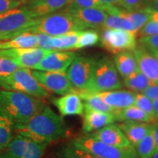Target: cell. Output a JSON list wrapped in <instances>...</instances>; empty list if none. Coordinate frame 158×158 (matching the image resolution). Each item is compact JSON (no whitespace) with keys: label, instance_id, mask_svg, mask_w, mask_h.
I'll use <instances>...</instances> for the list:
<instances>
[{"label":"cell","instance_id":"d6a6232c","mask_svg":"<svg viewBox=\"0 0 158 158\" xmlns=\"http://www.w3.org/2000/svg\"><path fill=\"white\" fill-rule=\"evenodd\" d=\"M62 158H98L84 149L70 143L62 150Z\"/></svg>","mask_w":158,"mask_h":158},{"label":"cell","instance_id":"ba28073f","mask_svg":"<svg viewBox=\"0 0 158 158\" xmlns=\"http://www.w3.org/2000/svg\"><path fill=\"white\" fill-rule=\"evenodd\" d=\"M94 62L89 57L76 56L67 70L69 81L77 93L87 92L92 81Z\"/></svg>","mask_w":158,"mask_h":158},{"label":"cell","instance_id":"6da1fadb","mask_svg":"<svg viewBox=\"0 0 158 158\" xmlns=\"http://www.w3.org/2000/svg\"><path fill=\"white\" fill-rule=\"evenodd\" d=\"M14 130L35 142L48 144L67 138L69 133L62 116L47 106L27 122L14 127Z\"/></svg>","mask_w":158,"mask_h":158},{"label":"cell","instance_id":"5b68a950","mask_svg":"<svg viewBox=\"0 0 158 158\" xmlns=\"http://www.w3.org/2000/svg\"><path fill=\"white\" fill-rule=\"evenodd\" d=\"M122 87L123 83L114 61L108 57L95 60L92 81L87 92H101L120 89Z\"/></svg>","mask_w":158,"mask_h":158},{"label":"cell","instance_id":"277c9868","mask_svg":"<svg viewBox=\"0 0 158 158\" xmlns=\"http://www.w3.org/2000/svg\"><path fill=\"white\" fill-rule=\"evenodd\" d=\"M0 86L5 90L23 92L37 98L50 96V92L40 84L29 68H19L9 76L0 79Z\"/></svg>","mask_w":158,"mask_h":158},{"label":"cell","instance_id":"8992f818","mask_svg":"<svg viewBox=\"0 0 158 158\" xmlns=\"http://www.w3.org/2000/svg\"><path fill=\"white\" fill-rule=\"evenodd\" d=\"M36 19L24 6L0 13V36L6 40L27 31Z\"/></svg>","mask_w":158,"mask_h":158},{"label":"cell","instance_id":"d4e9b609","mask_svg":"<svg viewBox=\"0 0 158 158\" xmlns=\"http://www.w3.org/2000/svg\"><path fill=\"white\" fill-rule=\"evenodd\" d=\"M28 140L29 138L17 133L13 136L7 147L0 152V158H21Z\"/></svg>","mask_w":158,"mask_h":158},{"label":"cell","instance_id":"f1b7e54d","mask_svg":"<svg viewBox=\"0 0 158 158\" xmlns=\"http://www.w3.org/2000/svg\"><path fill=\"white\" fill-rule=\"evenodd\" d=\"M14 126L10 118L0 110V152L2 151L13 137Z\"/></svg>","mask_w":158,"mask_h":158},{"label":"cell","instance_id":"8fae6325","mask_svg":"<svg viewBox=\"0 0 158 158\" xmlns=\"http://www.w3.org/2000/svg\"><path fill=\"white\" fill-rule=\"evenodd\" d=\"M51 51L34 47L28 48H15L0 50V56L7 57L16 64L19 68L32 70Z\"/></svg>","mask_w":158,"mask_h":158},{"label":"cell","instance_id":"9c48e42d","mask_svg":"<svg viewBox=\"0 0 158 158\" xmlns=\"http://www.w3.org/2000/svg\"><path fill=\"white\" fill-rule=\"evenodd\" d=\"M136 37V35L124 29H103L100 43L102 48L116 55L123 51H133L138 45Z\"/></svg>","mask_w":158,"mask_h":158},{"label":"cell","instance_id":"3957f363","mask_svg":"<svg viewBox=\"0 0 158 158\" xmlns=\"http://www.w3.org/2000/svg\"><path fill=\"white\" fill-rule=\"evenodd\" d=\"M74 30L81 31L84 29L73 15L64 9L63 12H56L37 19L27 31L43 33L55 37Z\"/></svg>","mask_w":158,"mask_h":158},{"label":"cell","instance_id":"4fadbf2b","mask_svg":"<svg viewBox=\"0 0 158 158\" xmlns=\"http://www.w3.org/2000/svg\"><path fill=\"white\" fill-rule=\"evenodd\" d=\"M73 15L83 29H101L107 13L102 8H64Z\"/></svg>","mask_w":158,"mask_h":158},{"label":"cell","instance_id":"7dc6e473","mask_svg":"<svg viewBox=\"0 0 158 158\" xmlns=\"http://www.w3.org/2000/svg\"><path fill=\"white\" fill-rule=\"evenodd\" d=\"M147 48H148V50L149 51V52L153 55V56L155 57L156 61H157L158 63V50H156V49L151 48H148V47H147Z\"/></svg>","mask_w":158,"mask_h":158},{"label":"cell","instance_id":"52a82bcc","mask_svg":"<svg viewBox=\"0 0 158 158\" xmlns=\"http://www.w3.org/2000/svg\"><path fill=\"white\" fill-rule=\"evenodd\" d=\"M73 143L98 158H138L135 147H116L99 141L90 135L76 138Z\"/></svg>","mask_w":158,"mask_h":158},{"label":"cell","instance_id":"816d5d0a","mask_svg":"<svg viewBox=\"0 0 158 158\" xmlns=\"http://www.w3.org/2000/svg\"><path fill=\"white\" fill-rule=\"evenodd\" d=\"M2 40H5V39H4L2 36H0V41H2Z\"/></svg>","mask_w":158,"mask_h":158},{"label":"cell","instance_id":"7c38bea8","mask_svg":"<svg viewBox=\"0 0 158 158\" xmlns=\"http://www.w3.org/2000/svg\"><path fill=\"white\" fill-rule=\"evenodd\" d=\"M76 57L73 51H51L32 70L66 72Z\"/></svg>","mask_w":158,"mask_h":158},{"label":"cell","instance_id":"cb8c5ba5","mask_svg":"<svg viewBox=\"0 0 158 158\" xmlns=\"http://www.w3.org/2000/svg\"><path fill=\"white\" fill-rule=\"evenodd\" d=\"M122 15L127 19L129 24V31L136 35L140 29L150 20L151 10L147 7H144L143 9L133 12L124 10Z\"/></svg>","mask_w":158,"mask_h":158},{"label":"cell","instance_id":"2e32d148","mask_svg":"<svg viewBox=\"0 0 158 158\" xmlns=\"http://www.w3.org/2000/svg\"><path fill=\"white\" fill-rule=\"evenodd\" d=\"M51 101L62 116H83L84 114V102L76 92H70L59 98H53Z\"/></svg>","mask_w":158,"mask_h":158},{"label":"cell","instance_id":"681fc988","mask_svg":"<svg viewBox=\"0 0 158 158\" xmlns=\"http://www.w3.org/2000/svg\"><path fill=\"white\" fill-rule=\"evenodd\" d=\"M152 158H158V151L155 152V153L154 154L152 157Z\"/></svg>","mask_w":158,"mask_h":158},{"label":"cell","instance_id":"7a4b0ae2","mask_svg":"<svg viewBox=\"0 0 158 158\" xmlns=\"http://www.w3.org/2000/svg\"><path fill=\"white\" fill-rule=\"evenodd\" d=\"M45 106L43 99L15 91H0V110L14 127L28 122Z\"/></svg>","mask_w":158,"mask_h":158},{"label":"cell","instance_id":"f35d334b","mask_svg":"<svg viewBox=\"0 0 158 158\" xmlns=\"http://www.w3.org/2000/svg\"><path fill=\"white\" fill-rule=\"evenodd\" d=\"M37 40V47L45 49V50L54 51L52 44V36L43 34V33H36Z\"/></svg>","mask_w":158,"mask_h":158},{"label":"cell","instance_id":"4316f807","mask_svg":"<svg viewBox=\"0 0 158 158\" xmlns=\"http://www.w3.org/2000/svg\"><path fill=\"white\" fill-rule=\"evenodd\" d=\"M84 101V107H87L99 111L114 114L115 109L106 104L97 92H78Z\"/></svg>","mask_w":158,"mask_h":158},{"label":"cell","instance_id":"f5cc1de1","mask_svg":"<svg viewBox=\"0 0 158 158\" xmlns=\"http://www.w3.org/2000/svg\"><path fill=\"white\" fill-rule=\"evenodd\" d=\"M157 124H158V120H157Z\"/></svg>","mask_w":158,"mask_h":158},{"label":"cell","instance_id":"ac0fdd59","mask_svg":"<svg viewBox=\"0 0 158 158\" xmlns=\"http://www.w3.org/2000/svg\"><path fill=\"white\" fill-rule=\"evenodd\" d=\"M69 0H28L24 7L35 19L56 13L65 8Z\"/></svg>","mask_w":158,"mask_h":158},{"label":"cell","instance_id":"8d00e7d4","mask_svg":"<svg viewBox=\"0 0 158 158\" xmlns=\"http://www.w3.org/2000/svg\"><path fill=\"white\" fill-rule=\"evenodd\" d=\"M86 7L102 8L98 0H69L66 8H86Z\"/></svg>","mask_w":158,"mask_h":158},{"label":"cell","instance_id":"484cf974","mask_svg":"<svg viewBox=\"0 0 158 158\" xmlns=\"http://www.w3.org/2000/svg\"><path fill=\"white\" fill-rule=\"evenodd\" d=\"M122 83L123 86L131 92L135 93H142L153 82H152L138 69L135 73L126 77L125 78H123Z\"/></svg>","mask_w":158,"mask_h":158},{"label":"cell","instance_id":"74e56055","mask_svg":"<svg viewBox=\"0 0 158 158\" xmlns=\"http://www.w3.org/2000/svg\"><path fill=\"white\" fill-rule=\"evenodd\" d=\"M119 7L127 12L138 10L146 7L145 0H121Z\"/></svg>","mask_w":158,"mask_h":158},{"label":"cell","instance_id":"ffe728a7","mask_svg":"<svg viewBox=\"0 0 158 158\" xmlns=\"http://www.w3.org/2000/svg\"><path fill=\"white\" fill-rule=\"evenodd\" d=\"M117 125L133 147L151 131L152 127V124L138 122H121Z\"/></svg>","mask_w":158,"mask_h":158},{"label":"cell","instance_id":"603a6c76","mask_svg":"<svg viewBox=\"0 0 158 158\" xmlns=\"http://www.w3.org/2000/svg\"><path fill=\"white\" fill-rule=\"evenodd\" d=\"M114 63L118 74L122 78H125L138 70L135 57L131 51H123L116 54Z\"/></svg>","mask_w":158,"mask_h":158},{"label":"cell","instance_id":"7402d4cb","mask_svg":"<svg viewBox=\"0 0 158 158\" xmlns=\"http://www.w3.org/2000/svg\"><path fill=\"white\" fill-rule=\"evenodd\" d=\"M37 47L36 33L24 31L10 39L0 41V50L15 48H28Z\"/></svg>","mask_w":158,"mask_h":158},{"label":"cell","instance_id":"ee69618b","mask_svg":"<svg viewBox=\"0 0 158 158\" xmlns=\"http://www.w3.org/2000/svg\"><path fill=\"white\" fill-rule=\"evenodd\" d=\"M152 133L154 140L155 143L156 152L158 151V124H154L152 127Z\"/></svg>","mask_w":158,"mask_h":158},{"label":"cell","instance_id":"7bdbcfd3","mask_svg":"<svg viewBox=\"0 0 158 158\" xmlns=\"http://www.w3.org/2000/svg\"><path fill=\"white\" fill-rule=\"evenodd\" d=\"M102 8L109 7H119L121 0H98Z\"/></svg>","mask_w":158,"mask_h":158},{"label":"cell","instance_id":"bcb514c9","mask_svg":"<svg viewBox=\"0 0 158 158\" xmlns=\"http://www.w3.org/2000/svg\"><path fill=\"white\" fill-rule=\"evenodd\" d=\"M154 111H155V118L158 120V100H152Z\"/></svg>","mask_w":158,"mask_h":158},{"label":"cell","instance_id":"836d02e7","mask_svg":"<svg viewBox=\"0 0 158 158\" xmlns=\"http://www.w3.org/2000/svg\"><path fill=\"white\" fill-rule=\"evenodd\" d=\"M133 106L139 108L147 114L155 117L152 100L144 95L143 93H136Z\"/></svg>","mask_w":158,"mask_h":158},{"label":"cell","instance_id":"4dcf8cb0","mask_svg":"<svg viewBox=\"0 0 158 158\" xmlns=\"http://www.w3.org/2000/svg\"><path fill=\"white\" fill-rule=\"evenodd\" d=\"M100 40L98 31L92 29H86L80 31L75 50L87 48L98 44Z\"/></svg>","mask_w":158,"mask_h":158},{"label":"cell","instance_id":"e575fe53","mask_svg":"<svg viewBox=\"0 0 158 158\" xmlns=\"http://www.w3.org/2000/svg\"><path fill=\"white\" fill-rule=\"evenodd\" d=\"M19 68V67L12 59L0 56V79L9 76Z\"/></svg>","mask_w":158,"mask_h":158},{"label":"cell","instance_id":"83f0119b","mask_svg":"<svg viewBox=\"0 0 158 158\" xmlns=\"http://www.w3.org/2000/svg\"><path fill=\"white\" fill-rule=\"evenodd\" d=\"M81 31H71L59 36H52V44L54 50L56 51H72L78 41Z\"/></svg>","mask_w":158,"mask_h":158},{"label":"cell","instance_id":"e0dca14e","mask_svg":"<svg viewBox=\"0 0 158 158\" xmlns=\"http://www.w3.org/2000/svg\"><path fill=\"white\" fill-rule=\"evenodd\" d=\"M89 135L105 143L114 147H127L132 146L118 126L114 123L108 124Z\"/></svg>","mask_w":158,"mask_h":158},{"label":"cell","instance_id":"f6af8a7d","mask_svg":"<svg viewBox=\"0 0 158 158\" xmlns=\"http://www.w3.org/2000/svg\"><path fill=\"white\" fill-rule=\"evenodd\" d=\"M148 9L152 11H158V0H152L148 5L146 6Z\"/></svg>","mask_w":158,"mask_h":158},{"label":"cell","instance_id":"60d3db41","mask_svg":"<svg viewBox=\"0 0 158 158\" xmlns=\"http://www.w3.org/2000/svg\"><path fill=\"white\" fill-rule=\"evenodd\" d=\"M138 43L145 45L148 48L158 50V35L153 36L143 37L138 38Z\"/></svg>","mask_w":158,"mask_h":158},{"label":"cell","instance_id":"c3c4849f","mask_svg":"<svg viewBox=\"0 0 158 158\" xmlns=\"http://www.w3.org/2000/svg\"><path fill=\"white\" fill-rule=\"evenodd\" d=\"M150 19L155 20V21H158V11L151 10V18H150Z\"/></svg>","mask_w":158,"mask_h":158},{"label":"cell","instance_id":"ab89813d","mask_svg":"<svg viewBox=\"0 0 158 158\" xmlns=\"http://www.w3.org/2000/svg\"><path fill=\"white\" fill-rule=\"evenodd\" d=\"M28 0H0V13L8 10L23 6Z\"/></svg>","mask_w":158,"mask_h":158},{"label":"cell","instance_id":"1f68e13d","mask_svg":"<svg viewBox=\"0 0 158 158\" xmlns=\"http://www.w3.org/2000/svg\"><path fill=\"white\" fill-rule=\"evenodd\" d=\"M48 146L47 143H38L29 139L21 158H42Z\"/></svg>","mask_w":158,"mask_h":158},{"label":"cell","instance_id":"9a60e30c","mask_svg":"<svg viewBox=\"0 0 158 158\" xmlns=\"http://www.w3.org/2000/svg\"><path fill=\"white\" fill-rule=\"evenodd\" d=\"M83 116L82 131L86 135L94 133L116 121L114 114L99 111L87 107H84Z\"/></svg>","mask_w":158,"mask_h":158},{"label":"cell","instance_id":"f907efd6","mask_svg":"<svg viewBox=\"0 0 158 158\" xmlns=\"http://www.w3.org/2000/svg\"><path fill=\"white\" fill-rule=\"evenodd\" d=\"M151 1H152V0H145V5H146V6H147L148 4H149Z\"/></svg>","mask_w":158,"mask_h":158},{"label":"cell","instance_id":"5bb4252c","mask_svg":"<svg viewBox=\"0 0 158 158\" xmlns=\"http://www.w3.org/2000/svg\"><path fill=\"white\" fill-rule=\"evenodd\" d=\"M138 69L152 82L158 84V63L145 45L138 43L133 51Z\"/></svg>","mask_w":158,"mask_h":158},{"label":"cell","instance_id":"d590c367","mask_svg":"<svg viewBox=\"0 0 158 158\" xmlns=\"http://www.w3.org/2000/svg\"><path fill=\"white\" fill-rule=\"evenodd\" d=\"M158 35V21L150 19L140 29L136 34L138 38Z\"/></svg>","mask_w":158,"mask_h":158},{"label":"cell","instance_id":"44dd1931","mask_svg":"<svg viewBox=\"0 0 158 158\" xmlns=\"http://www.w3.org/2000/svg\"><path fill=\"white\" fill-rule=\"evenodd\" d=\"M114 114L116 121L118 122H146L152 124L157 123V120L155 117L147 114L135 106L115 110Z\"/></svg>","mask_w":158,"mask_h":158},{"label":"cell","instance_id":"30bf717a","mask_svg":"<svg viewBox=\"0 0 158 158\" xmlns=\"http://www.w3.org/2000/svg\"><path fill=\"white\" fill-rule=\"evenodd\" d=\"M33 76L49 92L63 95L76 92L71 85L66 72L31 70Z\"/></svg>","mask_w":158,"mask_h":158},{"label":"cell","instance_id":"b9f144b4","mask_svg":"<svg viewBox=\"0 0 158 158\" xmlns=\"http://www.w3.org/2000/svg\"><path fill=\"white\" fill-rule=\"evenodd\" d=\"M144 95L152 100H158V84L152 83L142 92Z\"/></svg>","mask_w":158,"mask_h":158},{"label":"cell","instance_id":"f546056e","mask_svg":"<svg viewBox=\"0 0 158 158\" xmlns=\"http://www.w3.org/2000/svg\"><path fill=\"white\" fill-rule=\"evenodd\" d=\"M138 158H152L156 152L152 130L135 147Z\"/></svg>","mask_w":158,"mask_h":158},{"label":"cell","instance_id":"d6986e66","mask_svg":"<svg viewBox=\"0 0 158 158\" xmlns=\"http://www.w3.org/2000/svg\"><path fill=\"white\" fill-rule=\"evenodd\" d=\"M102 100L115 110L122 109L133 106L135 92L130 90H110L97 92Z\"/></svg>","mask_w":158,"mask_h":158}]
</instances>
